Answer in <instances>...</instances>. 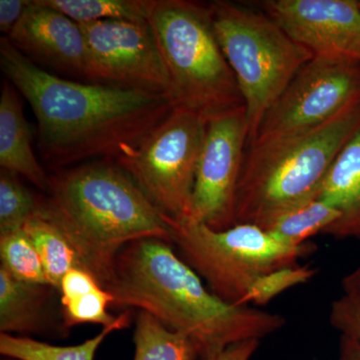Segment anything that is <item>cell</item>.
I'll return each instance as SVG.
<instances>
[{
	"label": "cell",
	"instance_id": "21",
	"mask_svg": "<svg viewBox=\"0 0 360 360\" xmlns=\"http://www.w3.org/2000/svg\"><path fill=\"white\" fill-rule=\"evenodd\" d=\"M46 6L82 23L103 20L148 21L151 0H42Z\"/></svg>",
	"mask_w": 360,
	"mask_h": 360
},
{
	"label": "cell",
	"instance_id": "13",
	"mask_svg": "<svg viewBox=\"0 0 360 360\" xmlns=\"http://www.w3.org/2000/svg\"><path fill=\"white\" fill-rule=\"evenodd\" d=\"M6 37L40 68L84 78L86 44L82 27L42 0L32 1Z\"/></svg>",
	"mask_w": 360,
	"mask_h": 360
},
{
	"label": "cell",
	"instance_id": "4",
	"mask_svg": "<svg viewBox=\"0 0 360 360\" xmlns=\"http://www.w3.org/2000/svg\"><path fill=\"white\" fill-rule=\"evenodd\" d=\"M360 129V96L328 122L248 146L236 198V224L266 229L317 198L336 156Z\"/></svg>",
	"mask_w": 360,
	"mask_h": 360
},
{
	"label": "cell",
	"instance_id": "22",
	"mask_svg": "<svg viewBox=\"0 0 360 360\" xmlns=\"http://www.w3.org/2000/svg\"><path fill=\"white\" fill-rule=\"evenodd\" d=\"M40 194H35L6 170L0 172V234L22 229L39 207Z\"/></svg>",
	"mask_w": 360,
	"mask_h": 360
},
{
	"label": "cell",
	"instance_id": "6",
	"mask_svg": "<svg viewBox=\"0 0 360 360\" xmlns=\"http://www.w3.org/2000/svg\"><path fill=\"white\" fill-rule=\"evenodd\" d=\"M165 219L179 257L229 304L251 305L265 277L297 267L314 248L292 245L257 225L215 231L193 219Z\"/></svg>",
	"mask_w": 360,
	"mask_h": 360
},
{
	"label": "cell",
	"instance_id": "15",
	"mask_svg": "<svg viewBox=\"0 0 360 360\" xmlns=\"http://www.w3.org/2000/svg\"><path fill=\"white\" fill-rule=\"evenodd\" d=\"M32 141V130L25 118L20 94L4 78L0 97V167L46 193L51 175L46 174L37 160Z\"/></svg>",
	"mask_w": 360,
	"mask_h": 360
},
{
	"label": "cell",
	"instance_id": "24",
	"mask_svg": "<svg viewBox=\"0 0 360 360\" xmlns=\"http://www.w3.org/2000/svg\"><path fill=\"white\" fill-rule=\"evenodd\" d=\"M329 322L340 335L360 347V302L342 295L333 300L329 310Z\"/></svg>",
	"mask_w": 360,
	"mask_h": 360
},
{
	"label": "cell",
	"instance_id": "30",
	"mask_svg": "<svg viewBox=\"0 0 360 360\" xmlns=\"http://www.w3.org/2000/svg\"><path fill=\"white\" fill-rule=\"evenodd\" d=\"M359 6H360V0H359Z\"/></svg>",
	"mask_w": 360,
	"mask_h": 360
},
{
	"label": "cell",
	"instance_id": "8",
	"mask_svg": "<svg viewBox=\"0 0 360 360\" xmlns=\"http://www.w3.org/2000/svg\"><path fill=\"white\" fill-rule=\"evenodd\" d=\"M206 123L198 113L175 106L139 144L113 160L167 219H191Z\"/></svg>",
	"mask_w": 360,
	"mask_h": 360
},
{
	"label": "cell",
	"instance_id": "2",
	"mask_svg": "<svg viewBox=\"0 0 360 360\" xmlns=\"http://www.w3.org/2000/svg\"><path fill=\"white\" fill-rule=\"evenodd\" d=\"M106 290L113 296V307L139 309L188 338L198 360H210L234 343L262 341L286 323L276 312L224 302L174 245L161 239L125 246L116 257Z\"/></svg>",
	"mask_w": 360,
	"mask_h": 360
},
{
	"label": "cell",
	"instance_id": "14",
	"mask_svg": "<svg viewBox=\"0 0 360 360\" xmlns=\"http://www.w3.org/2000/svg\"><path fill=\"white\" fill-rule=\"evenodd\" d=\"M0 333L68 338L70 329L63 321L58 288L18 281L0 266Z\"/></svg>",
	"mask_w": 360,
	"mask_h": 360
},
{
	"label": "cell",
	"instance_id": "10",
	"mask_svg": "<svg viewBox=\"0 0 360 360\" xmlns=\"http://www.w3.org/2000/svg\"><path fill=\"white\" fill-rule=\"evenodd\" d=\"M79 25L86 44L84 79L170 96L167 70L148 21L103 20Z\"/></svg>",
	"mask_w": 360,
	"mask_h": 360
},
{
	"label": "cell",
	"instance_id": "5",
	"mask_svg": "<svg viewBox=\"0 0 360 360\" xmlns=\"http://www.w3.org/2000/svg\"><path fill=\"white\" fill-rule=\"evenodd\" d=\"M148 22L175 106L193 111L206 122L245 108L236 75L215 34L210 4L151 0Z\"/></svg>",
	"mask_w": 360,
	"mask_h": 360
},
{
	"label": "cell",
	"instance_id": "28",
	"mask_svg": "<svg viewBox=\"0 0 360 360\" xmlns=\"http://www.w3.org/2000/svg\"><path fill=\"white\" fill-rule=\"evenodd\" d=\"M340 360H360V347L349 338L340 335Z\"/></svg>",
	"mask_w": 360,
	"mask_h": 360
},
{
	"label": "cell",
	"instance_id": "26",
	"mask_svg": "<svg viewBox=\"0 0 360 360\" xmlns=\"http://www.w3.org/2000/svg\"><path fill=\"white\" fill-rule=\"evenodd\" d=\"M259 345L260 340H245L234 343L210 360H250Z\"/></svg>",
	"mask_w": 360,
	"mask_h": 360
},
{
	"label": "cell",
	"instance_id": "23",
	"mask_svg": "<svg viewBox=\"0 0 360 360\" xmlns=\"http://www.w3.org/2000/svg\"><path fill=\"white\" fill-rule=\"evenodd\" d=\"M0 266L18 281L49 284L39 252L25 229L0 234Z\"/></svg>",
	"mask_w": 360,
	"mask_h": 360
},
{
	"label": "cell",
	"instance_id": "20",
	"mask_svg": "<svg viewBox=\"0 0 360 360\" xmlns=\"http://www.w3.org/2000/svg\"><path fill=\"white\" fill-rule=\"evenodd\" d=\"M340 219V213L319 198L293 208L265 231L292 245H304L316 234H324Z\"/></svg>",
	"mask_w": 360,
	"mask_h": 360
},
{
	"label": "cell",
	"instance_id": "11",
	"mask_svg": "<svg viewBox=\"0 0 360 360\" xmlns=\"http://www.w3.org/2000/svg\"><path fill=\"white\" fill-rule=\"evenodd\" d=\"M245 108L208 120L196 168L191 219L215 231L236 225V198L245 148Z\"/></svg>",
	"mask_w": 360,
	"mask_h": 360
},
{
	"label": "cell",
	"instance_id": "16",
	"mask_svg": "<svg viewBox=\"0 0 360 360\" xmlns=\"http://www.w3.org/2000/svg\"><path fill=\"white\" fill-rule=\"evenodd\" d=\"M316 198L340 213V219L324 234L335 239H360V129L336 156Z\"/></svg>",
	"mask_w": 360,
	"mask_h": 360
},
{
	"label": "cell",
	"instance_id": "29",
	"mask_svg": "<svg viewBox=\"0 0 360 360\" xmlns=\"http://www.w3.org/2000/svg\"><path fill=\"white\" fill-rule=\"evenodd\" d=\"M1 360H18V359H11V357H4V359H2Z\"/></svg>",
	"mask_w": 360,
	"mask_h": 360
},
{
	"label": "cell",
	"instance_id": "3",
	"mask_svg": "<svg viewBox=\"0 0 360 360\" xmlns=\"http://www.w3.org/2000/svg\"><path fill=\"white\" fill-rule=\"evenodd\" d=\"M37 213L70 241L85 269L104 290L112 281L116 257L125 246L146 238L172 243L165 215L110 158L51 175L49 191L40 194Z\"/></svg>",
	"mask_w": 360,
	"mask_h": 360
},
{
	"label": "cell",
	"instance_id": "19",
	"mask_svg": "<svg viewBox=\"0 0 360 360\" xmlns=\"http://www.w3.org/2000/svg\"><path fill=\"white\" fill-rule=\"evenodd\" d=\"M134 342V360H198L188 338L165 328L144 311L137 315Z\"/></svg>",
	"mask_w": 360,
	"mask_h": 360
},
{
	"label": "cell",
	"instance_id": "1",
	"mask_svg": "<svg viewBox=\"0 0 360 360\" xmlns=\"http://www.w3.org/2000/svg\"><path fill=\"white\" fill-rule=\"evenodd\" d=\"M0 66L32 106L40 151L56 170L91 158L115 160L175 108L167 94L58 77L23 56L6 37L0 39Z\"/></svg>",
	"mask_w": 360,
	"mask_h": 360
},
{
	"label": "cell",
	"instance_id": "7",
	"mask_svg": "<svg viewBox=\"0 0 360 360\" xmlns=\"http://www.w3.org/2000/svg\"><path fill=\"white\" fill-rule=\"evenodd\" d=\"M210 7L215 34L245 101L250 146L267 111L314 56L262 11L222 0Z\"/></svg>",
	"mask_w": 360,
	"mask_h": 360
},
{
	"label": "cell",
	"instance_id": "9",
	"mask_svg": "<svg viewBox=\"0 0 360 360\" xmlns=\"http://www.w3.org/2000/svg\"><path fill=\"white\" fill-rule=\"evenodd\" d=\"M359 96L360 61L314 56L267 111L252 143L319 127Z\"/></svg>",
	"mask_w": 360,
	"mask_h": 360
},
{
	"label": "cell",
	"instance_id": "18",
	"mask_svg": "<svg viewBox=\"0 0 360 360\" xmlns=\"http://www.w3.org/2000/svg\"><path fill=\"white\" fill-rule=\"evenodd\" d=\"M23 229L37 248L47 281L53 288L59 290L63 276L70 270H86L70 241L53 224L39 213H35L26 222Z\"/></svg>",
	"mask_w": 360,
	"mask_h": 360
},
{
	"label": "cell",
	"instance_id": "12",
	"mask_svg": "<svg viewBox=\"0 0 360 360\" xmlns=\"http://www.w3.org/2000/svg\"><path fill=\"white\" fill-rule=\"evenodd\" d=\"M260 11L314 56L360 61L359 0H265Z\"/></svg>",
	"mask_w": 360,
	"mask_h": 360
},
{
	"label": "cell",
	"instance_id": "27",
	"mask_svg": "<svg viewBox=\"0 0 360 360\" xmlns=\"http://www.w3.org/2000/svg\"><path fill=\"white\" fill-rule=\"evenodd\" d=\"M343 295L360 302V264L341 281Z\"/></svg>",
	"mask_w": 360,
	"mask_h": 360
},
{
	"label": "cell",
	"instance_id": "17",
	"mask_svg": "<svg viewBox=\"0 0 360 360\" xmlns=\"http://www.w3.org/2000/svg\"><path fill=\"white\" fill-rule=\"evenodd\" d=\"M59 292L63 321L70 330L73 326L85 323L108 328L122 319V314L108 312V307H113L115 302L113 296L86 270H70L61 281Z\"/></svg>",
	"mask_w": 360,
	"mask_h": 360
},
{
	"label": "cell",
	"instance_id": "25",
	"mask_svg": "<svg viewBox=\"0 0 360 360\" xmlns=\"http://www.w3.org/2000/svg\"><path fill=\"white\" fill-rule=\"evenodd\" d=\"M30 4V0H0V32L8 37Z\"/></svg>",
	"mask_w": 360,
	"mask_h": 360
}]
</instances>
